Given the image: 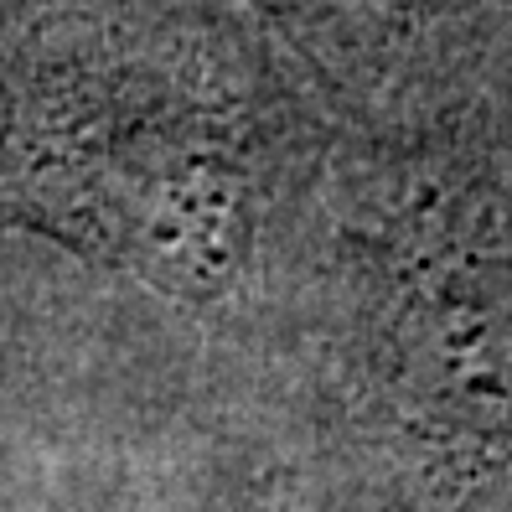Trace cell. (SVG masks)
I'll list each match as a JSON object with an SVG mask.
<instances>
[{
    "label": "cell",
    "instance_id": "obj_1",
    "mask_svg": "<svg viewBox=\"0 0 512 512\" xmlns=\"http://www.w3.org/2000/svg\"><path fill=\"white\" fill-rule=\"evenodd\" d=\"M264 16H275L290 37H306V42H321V37H337L347 26H357L363 16L378 11V0H254Z\"/></svg>",
    "mask_w": 512,
    "mask_h": 512
}]
</instances>
